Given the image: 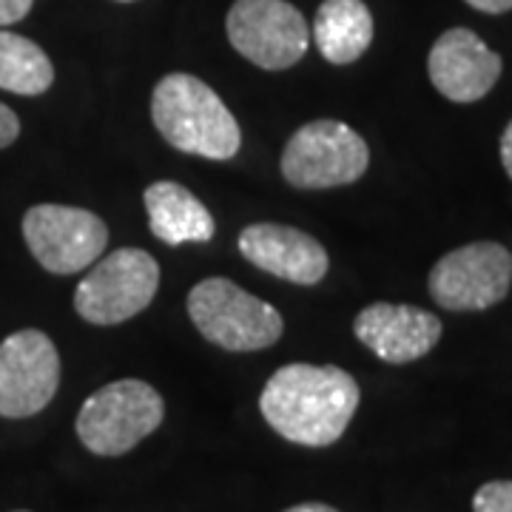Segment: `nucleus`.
Here are the masks:
<instances>
[{
	"mask_svg": "<svg viewBox=\"0 0 512 512\" xmlns=\"http://www.w3.org/2000/svg\"><path fill=\"white\" fill-rule=\"evenodd\" d=\"M473 512H512V481H487L473 495Z\"/></svg>",
	"mask_w": 512,
	"mask_h": 512,
	"instance_id": "f3484780",
	"label": "nucleus"
},
{
	"mask_svg": "<svg viewBox=\"0 0 512 512\" xmlns=\"http://www.w3.org/2000/svg\"><path fill=\"white\" fill-rule=\"evenodd\" d=\"M370 165L365 137L339 120H313L282 151V177L302 191L356 183Z\"/></svg>",
	"mask_w": 512,
	"mask_h": 512,
	"instance_id": "423d86ee",
	"label": "nucleus"
},
{
	"mask_svg": "<svg viewBox=\"0 0 512 512\" xmlns=\"http://www.w3.org/2000/svg\"><path fill=\"white\" fill-rule=\"evenodd\" d=\"M427 288L444 311H487L512 288V254L501 242H470L433 265Z\"/></svg>",
	"mask_w": 512,
	"mask_h": 512,
	"instance_id": "6e6552de",
	"label": "nucleus"
},
{
	"mask_svg": "<svg viewBox=\"0 0 512 512\" xmlns=\"http://www.w3.org/2000/svg\"><path fill=\"white\" fill-rule=\"evenodd\" d=\"M225 32L239 55L265 72L291 69L311 46L305 15L288 0H237L228 9Z\"/></svg>",
	"mask_w": 512,
	"mask_h": 512,
	"instance_id": "0eeeda50",
	"label": "nucleus"
},
{
	"mask_svg": "<svg viewBox=\"0 0 512 512\" xmlns=\"http://www.w3.org/2000/svg\"><path fill=\"white\" fill-rule=\"evenodd\" d=\"M359 399L362 390L348 370L293 362L265 382L259 410L282 439L302 447H328L345 436Z\"/></svg>",
	"mask_w": 512,
	"mask_h": 512,
	"instance_id": "f257e3e1",
	"label": "nucleus"
},
{
	"mask_svg": "<svg viewBox=\"0 0 512 512\" xmlns=\"http://www.w3.org/2000/svg\"><path fill=\"white\" fill-rule=\"evenodd\" d=\"M239 254L265 274L279 276L293 285H316L330 268L328 251L311 234L276 225V222H254L239 234Z\"/></svg>",
	"mask_w": 512,
	"mask_h": 512,
	"instance_id": "ddd939ff",
	"label": "nucleus"
},
{
	"mask_svg": "<svg viewBox=\"0 0 512 512\" xmlns=\"http://www.w3.org/2000/svg\"><path fill=\"white\" fill-rule=\"evenodd\" d=\"M160 288V265L143 248H120L94 262L74 291V311L92 325H120L143 313Z\"/></svg>",
	"mask_w": 512,
	"mask_h": 512,
	"instance_id": "39448f33",
	"label": "nucleus"
},
{
	"mask_svg": "<svg viewBox=\"0 0 512 512\" xmlns=\"http://www.w3.org/2000/svg\"><path fill=\"white\" fill-rule=\"evenodd\" d=\"M20 134V120L6 103H0V148L12 146Z\"/></svg>",
	"mask_w": 512,
	"mask_h": 512,
	"instance_id": "a211bd4d",
	"label": "nucleus"
},
{
	"mask_svg": "<svg viewBox=\"0 0 512 512\" xmlns=\"http://www.w3.org/2000/svg\"><path fill=\"white\" fill-rule=\"evenodd\" d=\"M313 43L333 66H348L373 43V15L365 0H325L316 9Z\"/></svg>",
	"mask_w": 512,
	"mask_h": 512,
	"instance_id": "2eb2a0df",
	"label": "nucleus"
},
{
	"mask_svg": "<svg viewBox=\"0 0 512 512\" xmlns=\"http://www.w3.org/2000/svg\"><path fill=\"white\" fill-rule=\"evenodd\" d=\"M23 239L49 274L69 276L92 268L103 256L109 228L86 208L46 202L26 211Z\"/></svg>",
	"mask_w": 512,
	"mask_h": 512,
	"instance_id": "1a4fd4ad",
	"label": "nucleus"
},
{
	"mask_svg": "<svg viewBox=\"0 0 512 512\" xmlns=\"http://www.w3.org/2000/svg\"><path fill=\"white\" fill-rule=\"evenodd\" d=\"M143 200L148 211V228L165 245L208 242L217 231L211 211L185 185L171 180L151 183Z\"/></svg>",
	"mask_w": 512,
	"mask_h": 512,
	"instance_id": "4468645a",
	"label": "nucleus"
},
{
	"mask_svg": "<svg viewBox=\"0 0 512 512\" xmlns=\"http://www.w3.org/2000/svg\"><path fill=\"white\" fill-rule=\"evenodd\" d=\"M188 316L211 345L231 353L271 348L285 330L274 305L242 291L237 282L225 276L202 279L191 288Z\"/></svg>",
	"mask_w": 512,
	"mask_h": 512,
	"instance_id": "7ed1b4c3",
	"label": "nucleus"
},
{
	"mask_svg": "<svg viewBox=\"0 0 512 512\" xmlns=\"http://www.w3.org/2000/svg\"><path fill=\"white\" fill-rule=\"evenodd\" d=\"M285 512H339L336 507H330V504H319V501H308V504H296L291 510Z\"/></svg>",
	"mask_w": 512,
	"mask_h": 512,
	"instance_id": "4be33fe9",
	"label": "nucleus"
},
{
	"mask_svg": "<svg viewBox=\"0 0 512 512\" xmlns=\"http://www.w3.org/2000/svg\"><path fill=\"white\" fill-rule=\"evenodd\" d=\"M18 512H26V510H18Z\"/></svg>",
	"mask_w": 512,
	"mask_h": 512,
	"instance_id": "b1692460",
	"label": "nucleus"
},
{
	"mask_svg": "<svg viewBox=\"0 0 512 512\" xmlns=\"http://www.w3.org/2000/svg\"><path fill=\"white\" fill-rule=\"evenodd\" d=\"M35 0H0V26H12L29 15Z\"/></svg>",
	"mask_w": 512,
	"mask_h": 512,
	"instance_id": "6ab92c4d",
	"label": "nucleus"
},
{
	"mask_svg": "<svg viewBox=\"0 0 512 512\" xmlns=\"http://www.w3.org/2000/svg\"><path fill=\"white\" fill-rule=\"evenodd\" d=\"M151 120L168 146L205 160H231L242 131L222 97L194 74H165L151 94Z\"/></svg>",
	"mask_w": 512,
	"mask_h": 512,
	"instance_id": "f03ea898",
	"label": "nucleus"
},
{
	"mask_svg": "<svg viewBox=\"0 0 512 512\" xmlns=\"http://www.w3.org/2000/svg\"><path fill=\"white\" fill-rule=\"evenodd\" d=\"M504 60L470 29H447L427 57L430 83L450 103H476L493 92Z\"/></svg>",
	"mask_w": 512,
	"mask_h": 512,
	"instance_id": "9b49d317",
	"label": "nucleus"
},
{
	"mask_svg": "<svg viewBox=\"0 0 512 512\" xmlns=\"http://www.w3.org/2000/svg\"><path fill=\"white\" fill-rule=\"evenodd\" d=\"M501 165H504L507 177L512 180V120L510 126L504 128V134H501Z\"/></svg>",
	"mask_w": 512,
	"mask_h": 512,
	"instance_id": "412c9836",
	"label": "nucleus"
},
{
	"mask_svg": "<svg viewBox=\"0 0 512 512\" xmlns=\"http://www.w3.org/2000/svg\"><path fill=\"white\" fill-rule=\"evenodd\" d=\"M163 396L143 379H120L92 393L77 413V436L94 456H123L163 424Z\"/></svg>",
	"mask_w": 512,
	"mask_h": 512,
	"instance_id": "20e7f679",
	"label": "nucleus"
},
{
	"mask_svg": "<svg viewBox=\"0 0 512 512\" xmlns=\"http://www.w3.org/2000/svg\"><path fill=\"white\" fill-rule=\"evenodd\" d=\"M120 3H131V0H120Z\"/></svg>",
	"mask_w": 512,
	"mask_h": 512,
	"instance_id": "5701e85b",
	"label": "nucleus"
},
{
	"mask_svg": "<svg viewBox=\"0 0 512 512\" xmlns=\"http://www.w3.org/2000/svg\"><path fill=\"white\" fill-rule=\"evenodd\" d=\"M464 3H470L473 9L484 12V15H504L512 9V0H464Z\"/></svg>",
	"mask_w": 512,
	"mask_h": 512,
	"instance_id": "aec40b11",
	"label": "nucleus"
},
{
	"mask_svg": "<svg viewBox=\"0 0 512 512\" xmlns=\"http://www.w3.org/2000/svg\"><path fill=\"white\" fill-rule=\"evenodd\" d=\"M55 83V66L49 55L29 37L0 32V89L37 97L49 92Z\"/></svg>",
	"mask_w": 512,
	"mask_h": 512,
	"instance_id": "dca6fc26",
	"label": "nucleus"
},
{
	"mask_svg": "<svg viewBox=\"0 0 512 512\" xmlns=\"http://www.w3.org/2000/svg\"><path fill=\"white\" fill-rule=\"evenodd\" d=\"M441 319L416 305L373 302L353 319V333L387 365H407L439 345Z\"/></svg>",
	"mask_w": 512,
	"mask_h": 512,
	"instance_id": "f8f14e48",
	"label": "nucleus"
},
{
	"mask_svg": "<svg viewBox=\"0 0 512 512\" xmlns=\"http://www.w3.org/2000/svg\"><path fill=\"white\" fill-rule=\"evenodd\" d=\"M57 384L60 353L43 330H18L0 342V416H35L55 399Z\"/></svg>",
	"mask_w": 512,
	"mask_h": 512,
	"instance_id": "9d476101",
	"label": "nucleus"
}]
</instances>
